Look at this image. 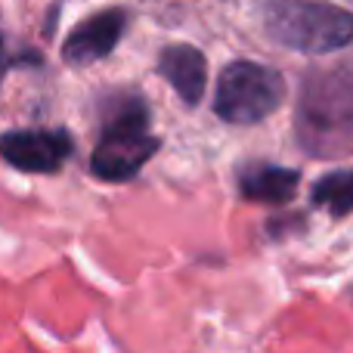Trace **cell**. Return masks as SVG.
Segmentation results:
<instances>
[{
    "label": "cell",
    "mask_w": 353,
    "mask_h": 353,
    "mask_svg": "<svg viewBox=\"0 0 353 353\" xmlns=\"http://www.w3.org/2000/svg\"><path fill=\"white\" fill-rule=\"evenodd\" d=\"M301 149L313 159H344L353 152V68H316L304 78L294 109Z\"/></svg>",
    "instance_id": "cell-1"
},
{
    "label": "cell",
    "mask_w": 353,
    "mask_h": 353,
    "mask_svg": "<svg viewBox=\"0 0 353 353\" xmlns=\"http://www.w3.org/2000/svg\"><path fill=\"white\" fill-rule=\"evenodd\" d=\"M263 25L276 43L298 53H335L353 43V12L325 0H267Z\"/></svg>",
    "instance_id": "cell-2"
},
{
    "label": "cell",
    "mask_w": 353,
    "mask_h": 353,
    "mask_svg": "<svg viewBox=\"0 0 353 353\" xmlns=\"http://www.w3.org/2000/svg\"><path fill=\"white\" fill-rule=\"evenodd\" d=\"M159 137L149 130V109L143 99L128 103L105 121L99 143L93 149L90 171L105 183H124L159 152Z\"/></svg>",
    "instance_id": "cell-3"
},
{
    "label": "cell",
    "mask_w": 353,
    "mask_h": 353,
    "mask_svg": "<svg viewBox=\"0 0 353 353\" xmlns=\"http://www.w3.org/2000/svg\"><path fill=\"white\" fill-rule=\"evenodd\" d=\"M285 99V78L261 62L239 59L223 68L214 93V112L230 124H257Z\"/></svg>",
    "instance_id": "cell-4"
},
{
    "label": "cell",
    "mask_w": 353,
    "mask_h": 353,
    "mask_svg": "<svg viewBox=\"0 0 353 353\" xmlns=\"http://www.w3.org/2000/svg\"><path fill=\"white\" fill-rule=\"evenodd\" d=\"M74 152L65 130H10L0 134V159L25 174H56Z\"/></svg>",
    "instance_id": "cell-5"
},
{
    "label": "cell",
    "mask_w": 353,
    "mask_h": 353,
    "mask_svg": "<svg viewBox=\"0 0 353 353\" xmlns=\"http://www.w3.org/2000/svg\"><path fill=\"white\" fill-rule=\"evenodd\" d=\"M124 28H128V12L121 6L97 12L81 25H74V31L62 43V59L68 65H90V62L105 59L118 47Z\"/></svg>",
    "instance_id": "cell-6"
},
{
    "label": "cell",
    "mask_w": 353,
    "mask_h": 353,
    "mask_svg": "<svg viewBox=\"0 0 353 353\" xmlns=\"http://www.w3.org/2000/svg\"><path fill=\"white\" fill-rule=\"evenodd\" d=\"M159 74L186 105H199L208 84V59L192 43H171L159 53Z\"/></svg>",
    "instance_id": "cell-7"
},
{
    "label": "cell",
    "mask_w": 353,
    "mask_h": 353,
    "mask_svg": "<svg viewBox=\"0 0 353 353\" xmlns=\"http://www.w3.org/2000/svg\"><path fill=\"white\" fill-rule=\"evenodd\" d=\"M301 171L279 165H254L242 174L239 192L248 201H263V205H288L298 192Z\"/></svg>",
    "instance_id": "cell-8"
},
{
    "label": "cell",
    "mask_w": 353,
    "mask_h": 353,
    "mask_svg": "<svg viewBox=\"0 0 353 353\" xmlns=\"http://www.w3.org/2000/svg\"><path fill=\"white\" fill-rule=\"evenodd\" d=\"M310 201L316 208H325L332 217L353 214V168L319 176V183L310 189Z\"/></svg>",
    "instance_id": "cell-9"
},
{
    "label": "cell",
    "mask_w": 353,
    "mask_h": 353,
    "mask_svg": "<svg viewBox=\"0 0 353 353\" xmlns=\"http://www.w3.org/2000/svg\"><path fill=\"white\" fill-rule=\"evenodd\" d=\"M6 68V43H3V34H0V74Z\"/></svg>",
    "instance_id": "cell-10"
}]
</instances>
